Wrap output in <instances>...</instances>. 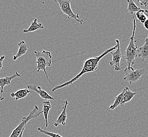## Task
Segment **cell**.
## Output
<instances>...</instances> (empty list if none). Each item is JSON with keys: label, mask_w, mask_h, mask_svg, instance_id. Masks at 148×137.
<instances>
[{"label": "cell", "mask_w": 148, "mask_h": 137, "mask_svg": "<svg viewBox=\"0 0 148 137\" xmlns=\"http://www.w3.org/2000/svg\"><path fill=\"white\" fill-rule=\"evenodd\" d=\"M3 100H4V97L2 96V95H0V101H2Z\"/></svg>", "instance_id": "24"}, {"label": "cell", "mask_w": 148, "mask_h": 137, "mask_svg": "<svg viewBox=\"0 0 148 137\" xmlns=\"http://www.w3.org/2000/svg\"><path fill=\"white\" fill-rule=\"evenodd\" d=\"M31 91L28 88L27 89H22L19 90L15 92H11L10 93V96L12 98H15V101L17 102L18 100L21 99H23L27 97V95L30 94Z\"/></svg>", "instance_id": "12"}, {"label": "cell", "mask_w": 148, "mask_h": 137, "mask_svg": "<svg viewBox=\"0 0 148 137\" xmlns=\"http://www.w3.org/2000/svg\"><path fill=\"white\" fill-rule=\"evenodd\" d=\"M124 92H125V89L123 90L118 95L114 97V99H115L114 101L109 107L110 110H113L116 108L118 107L119 106H120V105L121 103L123 100V96Z\"/></svg>", "instance_id": "17"}, {"label": "cell", "mask_w": 148, "mask_h": 137, "mask_svg": "<svg viewBox=\"0 0 148 137\" xmlns=\"http://www.w3.org/2000/svg\"><path fill=\"white\" fill-rule=\"evenodd\" d=\"M38 130L39 132H40L42 134H45L47 136H49L50 137H63L62 136H60L58 134H55L53 132H51L49 131H47L46 130L43 129V128H38Z\"/></svg>", "instance_id": "20"}, {"label": "cell", "mask_w": 148, "mask_h": 137, "mask_svg": "<svg viewBox=\"0 0 148 137\" xmlns=\"http://www.w3.org/2000/svg\"><path fill=\"white\" fill-rule=\"evenodd\" d=\"M18 50L17 53L13 55V61L18 60V58H20V57L25 54L29 49V45H27V43L24 41H21L19 42L18 43Z\"/></svg>", "instance_id": "11"}, {"label": "cell", "mask_w": 148, "mask_h": 137, "mask_svg": "<svg viewBox=\"0 0 148 137\" xmlns=\"http://www.w3.org/2000/svg\"><path fill=\"white\" fill-rule=\"evenodd\" d=\"M54 2L59 6V15L64 14L68 16V21H70L73 18L80 24H83L84 20L83 19H80L79 14H75L72 11L71 9L72 1L71 0H54Z\"/></svg>", "instance_id": "4"}, {"label": "cell", "mask_w": 148, "mask_h": 137, "mask_svg": "<svg viewBox=\"0 0 148 137\" xmlns=\"http://www.w3.org/2000/svg\"><path fill=\"white\" fill-rule=\"evenodd\" d=\"M51 104L49 100H45L43 103V110L42 113L43 114V116L45 119V127L47 128L49 126V123H48V116L49 113L51 109Z\"/></svg>", "instance_id": "16"}, {"label": "cell", "mask_w": 148, "mask_h": 137, "mask_svg": "<svg viewBox=\"0 0 148 137\" xmlns=\"http://www.w3.org/2000/svg\"><path fill=\"white\" fill-rule=\"evenodd\" d=\"M22 77L21 75L18 73V72H16L15 74L12 76L0 78V87H1V93H4V88L5 86H9L11 84V81L16 77Z\"/></svg>", "instance_id": "10"}, {"label": "cell", "mask_w": 148, "mask_h": 137, "mask_svg": "<svg viewBox=\"0 0 148 137\" xmlns=\"http://www.w3.org/2000/svg\"><path fill=\"white\" fill-rule=\"evenodd\" d=\"M127 2L128 3L127 11L131 14H133L134 13L138 12L141 9L136 5L133 0H127Z\"/></svg>", "instance_id": "19"}, {"label": "cell", "mask_w": 148, "mask_h": 137, "mask_svg": "<svg viewBox=\"0 0 148 137\" xmlns=\"http://www.w3.org/2000/svg\"><path fill=\"white\" fill-rule=\"evenodd\" d=\"M124 89L125 92L123 96V100L120 105V106L123 107H125V104L131 101L134 97V96L136 95V93L131 91L128 87H125Z\"/></svg>", "instance_id": "13"}, {"label": "cell", "mask_w": 148, "mask_h": 137, "mask_svg": "<svg viewBox=\"0 0 148 137\" xmlns=\"http://www.w3.org/2000/svg\"><path fill=\"white\" fill-rule=\"evenodd\" d=\"M27 87L30 91H32L38 93L41 98L45 99V100H54V98L53 97L50 95L47 92L45 91V90L42 89L41 87L38 86L36 87V85L30 84L27 85Z\"/></svg>", "instance_id": "8"}, {"label": "cell", "mask_w": 148, "mask_h": 137, "mask_svg": "<svg viewBox=\"0 0 148 137\" xmlns=\"http://www.w3.org/2000/svg\"><path fill=\"white\" fill-rule=\"evenodd\" d=\"M138 2L140 3V4L142 6H145V7L148 6V0L145 1V0H142V1H138Z\"/></svg>", "instance_id": "21"}, {"label": "cell", "mask_w": 148, "mask_h": 137, "mask_svg": "<svg viewBox=\"0 0 148 137\" xmlns=\"http://www.w3.org/2000/svg\"><path fill=\"white\" fill-rule=\"evenodd\" d=\"M39 108L38 106L35 105L34 109L30 112L29 116H27L23 117L22 119L21 123L16 127V128L14 129L12 131L11 134L9 137H18L20 134H21V132L25 129L27 124L29 121H30L31 120L34 119L42 113V111L39 112L38 113V111H39Z\"/></svg>", "instance_id": "5"}, {"label": "cell", "mask_w": 148, "mask_h": 137, "mask_svg": "<svg viewBox=\"0 0 148 137\" xmlns=\"http://www.w3.org/2000/svg\"><path fill=\"white\" fill-rule=\"evenodd\" d=\"M116 42L118 45V47L114 51H113L110 53L111 54L112 56V60L110 62V65L111 66H113L114 67V69L116 71H121L122 68L121 64V60L122 55L120 47V41L118 39L116 40Z\"/></svg>", "instance_id": "7"}, {"label": "cell", "mask_w": 148, "mask_h": 137, "mask_svg": "<svg viewBox=\"0 0 148 137\" xmlns=\"http://www.w3.org/2000/svg\"><path fill=\"white\" fill-rule=\"evenodd\" d=\"M5 59V56H1L0 57V71L3 68V61Z\"/></svg>", "instance_id": "22"}, {"label": "cell", "mask_w": 148, "mask_h": 137, "mask_svg": "<svg viewBox=\"0 0 148 137\" xmlns=\"http://www.w3.org/2000/svg\"><path fill=\"white\" fill-rule=\"evenodd\" d=\"M117 47H118V45L116 44L114 47H113L112 48H110L107 50L104 51L101 55H99L98 57H92V58H90L86 60L83 64V68H82V70L80 71V73L78 75H77L75 77H74L70 80L67 81L62 84H60L59 86H55L52 90V91L54 92L56 90L63 88L65 86H70L75 82V81H77L78 79H79L83 75L87 73L93 72L96 71L98 68L99 64L101 59L105 56H106L108 54L110 53V52L116 50L117 48Z\"/></svg>", "instance_id": "1"}, {"label": "cell", "mask_w": 148, "mask_h": 137, "mask_svg": "<svg viewBox=\"0 0 148 137\" xmlns=\"http://www.w3.org/2000/svg\"><path fill=\"white\" fill-rule=\"evenodd\" d=\"M138 57L142 58L143 62L148 59V36L145 39L144 45L138 48Z\"/></svg>", "instance_id": "15"}, {"label": "cell", "mask_w": 148, "mask_h": 137, "mask_svg": "<svg viewBox=\"0 0 148 137\" xmlns=\"http://www.w3.org/2000/svg\"><path fill=\"white\" fill-rule=\"evenodd\" d=\"M64 103V106L62 108V111L60 114L59 117L56 120V122L54 123L55 127H58L59 125H62L64 126L66 125V121L67 119V114H66V109L68 105V101H64L63 102Z\"/></svg>", "instance_id": "9"}, {"label": "cell", "mask_w": 148, "mask_h": 137, "mask_svg": "<svg viewBox=\"0 0 148 137\" xmlns=\"http://www.w3.org/2000/svg\"><path fill=\"white\" fill-rule=\"evenodd\" d=\"M143 25H144V27H145V29H146L147 30H148V18H147V19L146 20V21L144 22Z\"/></svg>", "instance_id": "23"}, {"label": "cell", "mask_w": 148, "mask_h": 137, "mask_svg": "<svg viewBox=\"0 0 148 137\" xmlns=\"http://www.w3.org/2000/svg\"><path fill=\"white\" fill-rule=\"evenodd\" d=\"M45 29V27L43 24L41 23H38V19L36 18H34V20L30 24V26L27 29L23 30V32L24 33L33 32L39 30H42Z\"/></svg>", "instance_id": "14"}, {"label": "cell", "mask_w": 148, "mask_h": 137, "mask_svg": "<svg viewBox=\"0 0 148 137\" xmlns=\"http://www.w3.org/2000/svg\"><path fill=\"white\" fill-rule=\"evenodd\" d=\"M34 54L36 58V70L38 73L41 71H43L45 75V77L47 79V81L53 85V84L51 81L49 77H48L46 68L47 67L51 66L52 64V55L50 52L43 51H34Z\"/></svg>", "instance_id": "3"}, {"label": "cell", "mask_w": 148, "mask_h": 137, "mask_svg": "<svg viewBox=\"0 0 148 137\" xmlns=\"http://www.w3.org/2000/svg\"><path fill=\"white\" fill-rule=\"evenodd\" d=\"M136 16L138 20L143 24L146 20L148 18V10L141 9L138 12L136 13Z\"/></svg>", "instance_id": "18"}, {"label": "cell", "mask_w": 148, "mask_h": 137, "mask_svg": "<svg viewBox=\"0 0 148 137\" xmlns=\"http://www.w3.org/2000/svg\"><path fill=\"white\" fill-rule=\"evenodd\" d=\"M124 72L125 76L123 79L129 82L130 84H132L140 80L141 77L145 74V70L144 68H141L135 70L131 66L129 69H128L127 67L125 68Z\"/></svg>", "instance_id": "6"}, {"label": "cell", "mask_w": 148, "mask_h": 137, "mask_svg": "<svg viewBox=\"0 0 148 137\" xmlns=\"http://www.w3.org/2000/svg\"><path fill=\"white\" fill-rule=\"evenodd\" d=\"M24 131V129L23 131L21 132V134H20V136L18 137H23V135Z\"/></svg>", "instance_id": "25"}, {"label": "cell", "mask_w": 148, "mask_h": 137, "mask_svg": "<svg viewBox=\"0 0 148 137\" xmlns=\"http://www.w3.org/2000/svg\"><path fill=\"white\" fill-rule=\"evenodd\" d=\"M133 29L132 31V35L130 38V42L127 45V48L125 51L124 58L127 63L128 69L130 68L131 66H133L136 63V59L138 57V47L136 44V42L134 40V36L136 30V19L133 16Z\"/></svg>", "instance_id": "2"}]
</instances>
